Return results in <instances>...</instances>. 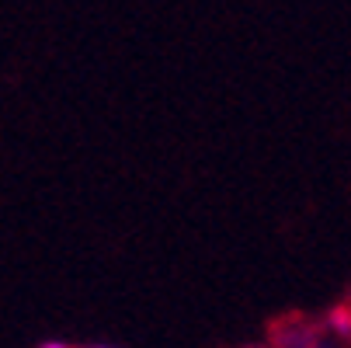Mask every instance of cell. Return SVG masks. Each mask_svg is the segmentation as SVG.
<instances>
[{
	"label": "cell",
	"mask_w": 351,
	"mask_h": 348,
	"mask_svg": "<svg viewBox=\"0 0 351 348\" xmlns=\"http://www.w3.org/2000/svg\"><path fill=\"white\" fill-rule=\"evenodd\" d=\"M330 324H334L337 331H351V307H337V310L330 314Z\"/></svg>",
	"instance_id": "1"
},
{
	"label": "cell",
	"mask_w": 351,
	"mask_h": 348,
	"mask_svg": "<svg viewBox=\"0 0 351 348\" xmlns=\"http://www.w3.org/2000/svg\"><path fill=\"white\" fill-rule=\"evenodd\" d=\"M42 348H66V345H60V341H49V345H42Z\"/></svg>",
	"instance_id": "2"
}]
</instances>
